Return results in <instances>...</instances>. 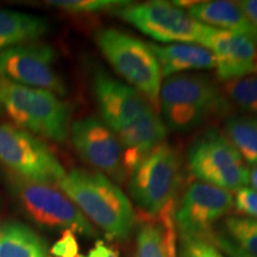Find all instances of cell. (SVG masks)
Segmentation results:
<instances>
[{
  "label": "cell",
  "instance_id": "obj_1",
  "mask_svg": "<svg viewBox=\"0 0 257 257\" xmlns=\"http://www.w3.org/2000/svg\"><path fill=\"white\" fill-rule=\"evenodd\" d=\"M57 187L110 239L125 240L134 232L136 213L131 201L107 176L75 168L66 173Z\"/></svg>",
  "mask_w": 257,
  "mask_h": 257
},
{
  "label": "cell",
  "instance_id": "obj_2",
  "mask_svg": "<svg viewBox=\"0 0 257 257\" xmlns=\"http://www.w3.org/2000/svg\"><path fill=\"white\" fill-rule=\"evenodd\" d=\"M159 104L166 127L178 133H187L230 110L229 100L216 83L193 73L167 78L161 86Z\"/></svg>",
  "mask_w": 257,
  "mask_h": 257
},
{
  "label": "cell",
  "instance_id": "obj_3",
  "mask_svg": "<svg viewBox=\"0 0 257 257\" xmlns=\"http://www.w3.org/2000/svg\"><path fill=\"white\" fill-rule=\"evenodd\" d=\"M0 108L16 126L34 136L63 143L72 126V108L46 89L16 85L0 78Z\"/></svg>",
  "mask_w": 257,
  "mask_h": 257
},
{
  "label": "cell",
  "instance_id": "obj_4",
  "mask_svg": "<svg viewBox=\"0 0 257 257\" xmlns=\"http://www.w3.org/2000/svg\"><path fill=\"white\" fill-rule=\"evenodd\" d=\"M94 41L110 66L127 85L137 89L153 106L159 104L162 74L149 44L111 28L96 31Z\"/></svg>",
  "mask_w": 257,
  "mask_h": 257
},
{
  "label": "cell",
  "instance_id": "obj_5",
  "mask_svg": "<svg viewBox=\"0 0 257 257\" xmlns=\"http://www.w3.org/2000/svg\"><path fill=\"white\" fill-rule=\"evenodd\" d=\"M181 161L178 153L162 143L143 157L128 175V193L148 219H155L174 202L181 185Z\"/></svg>",
  "mask_w": 257,
  "mask_h": 257
},
{
  "label": "cell",
  "instance_id": "obj_6",
  "mask_svg": "<svg viewBox=\"0 0 257 257\" xmlns=\"http://www.w3.org/2000/svg\"><path fill=\"white\" fill-rule=\"evenodd\" d=\"M12 198L32 221L48 229H64L94 238L96 230L57 186L35 184L8 174Z\"/></svg>",
  "mask_w": 257,
  "mask_h": 257
},
{
  "label": "cell",
  "instance_id": "obj_7",
  "mask_svg": "<svg viewBox=\"0 0 257 257\" xmlns=\"http://www.w3.org/2000/svg\"><path fill=\"white\" fill-rule=\"evenodd\" d=\"M113 14L161 43H193L206 47L213 28L198 22L174 3L147 2L127 4Z\"/></svg>",
  "mask_w": 257,
  "mask_h": 257
},
{
  "label": "cell",
  "instance_id": "obj_8",
  "mask_svg": "<svg viewBox=\"0 0 257 257\" xmlns=\"http://www.w3.org/2000/svg\"><path fill=\"white\" fill-rule=\"evenodd\" d=\"M189 173L198 181L237 192L249 185V169L227 137L218 128L201 134L188 150Z\"/></svg>",
  "mask_w": 257,
  "mask_h": 257
},
{
  "label": "cell",
  "instance_id": "obj_9",
  "mask_svg": "<svg viewBox=\"0 0 257 257\" xmlns=\"http://www.w3.org/2000/svg\"><path fill=\"white\" fill-rule=\"evenodd\" d=\"M0 165L10 174L35 184L57 186L63 166L43 141L12 124H0Z\"/></svg>",
  "mask_w": 257,
  "mask_h": 257
},
{
  "label": "cell",
  "instance_id": "obj_10",
  "mask_svg": "<svg viewBox=\"0 0 257 257\" xmlns=\"http://www.w3.org/2000/svg\"><path fill=\"white\" fill-rule=\"evenodd\" d=\"M56 50L49 44L32 42L0 53V78L24 87L46 89L66 95L67 86L55 69Z\"/></svg>",
  "mask_w": 257,
  "mask_h": 257
},
{
  "label": "cell",
  "instance_id": "obj_11",
  "mask_svg": "<svg viewBox=\"0 0 257 257\" xmlns=\"http://www.w3.org/2000/svg\"><path fill=\"white\" fill-rule=\"evenodd\" d=\"M70 141L80 159L114 184L128 179L124 153L117 135L100 118L85 117L72 123Z\"/></svg>",
  "mask_w": 257,
  "mask_h": 257
},
{
  "label": "cell",
  "instance_id": "obj_12",
  "mask_svg": "<svg viewBox=\"0 0 257 257\" xmlns=\"http://www.w3.org/2000/svg\"><path fill=\"white\" fill-rule=\"evenodd\" d=\"M233 208V195L226 189L195 181L185 189L174 211L179 237L212 236V227Z\"/></svg>",
  "mask_w": 257,
  "mask_h": 257
},
{
  "label": "cell",
  "instance_id": "obj_13",
  "mask_svg": "<svg viewBox=\"0 0 257 257\" xmlns=\"http://www.w3.org/2000/svg\"><path fill=\"white\" fill-rule=\"evenodd\" d=\"M92 86L101 120L113 131L154 111V106L137 89L112 78L105 70H94Z\"/></svg>",
  "mask_w": 257,
  "mask_h": 257
},
{
  "label": "cell",
  "instance_id": "obj_14",
  "mask_svg": "<svg viewBox=\"0 0 257 257\" xmlns=\"http://www.w3.org/2000/svg\"><path fill=\"white\" fill-rule=\"evenodd\" d=\"M206 48L214 57L220 81L229 82L257 74V41L253 38L213 28Z\"/></svg>",
  "mask_w": 257,
  "mask_h": 257
},
{
  "label": "cell",
  "instance_id": "obj_15",
  "mask_svg": "<svg viewBox=\"0 0 257 257\" xmlns=\"http://www.w3.org/2000/svg\"><path fill=\"white\" fill-rule=\"evenodd\" d=\"M124 153L125 168L127 175L143 157L156 147L165 143L167 127L155 112H150L134 123L114 131Z\"/></svg>",
  "mask_w": 257,
  "mask_h": 257
},
{
  "label": "cell",
  "instance_id": "obj_16",
  "mask_svg": "<svg viewBox=\"0 0 257 257\" xmlns=\"http://www.w3.org/2000/svg\"><path fill=\"white\" fill-rule=\"evenodd\" d=\"M150 49L160 63L162 78L182 74L192 70L212 69L216 67L214 57L206 47L195 43H150Z\"/></svg>",
  "mask_w": 257,
  "mask_h": 257
},
{
  "label": "cell",
  "instance_id": "obj_17",
  "mask_svg": "<svg viewBox=\"0 0 257 257\" xmlns=\"http://www.w3.org/2000/svg\"><path fill=\"white\" fill-rule=\"evenodd\" d=\"M187 10L189 16L202 24L218 30L245 35L257 41L256 30L236 2H195Z\"/></svg>",
  "mask_w": 257,
  "mask_h": 257
},
{
  "label": "cell",
  "instance_id": "obj_18",
  "mask_svg": "<svg viewBox=\"0 0 257 257\" xmlns=\"http://www.w3.org/2000/svg\"><path fill=\"white\" fill-rule=\"evenodd\" d=\"M49 31L50 23L47 18L0 10V53L10 48L37 42Z\"/></svg>",
  "mask_w": 257,
  "mask_h": 257
},
{
  "label": "cell",
  "instance_id": "obj_19",
  "mask_svg": "<svg viewBox=\"0 0 257 257\" xmlns=\"http://www.w3.org/2000/svg\"><path fill=\"white\" fill-rule=\"evenodd\" d=\"M0 257H49L47 242L18 220H0Z\"/></svg>",
  "mask_w": 257,
  "mask_h": 257
},
{
  "label": "cell",
  "instance_id": "obj_20",
  "mask_svg": "<svg viewBox=\"0 0 257 257\" xmlns=\"http://www.w3.org/2000/svg\"><path fill=\"white\" fill-rule=\"evenodd\" d=\"M224 135L236 148L244 162L257 165V117L251 114L231 115L225 121Z\"/></svg>",
  "mask_w": 257,
  "mask_h": 257
},
{
  "label": "cell",
  "instance_id": "obj_21",
  "mask_svg": "<svg viewBox=\"0 0 257 257\" xmlns=\"http://www.w3.org/2000/svg\"><path fill=\"white\" fill-rule=\"evenodd\" d=\"M135 257H168L165 227L157 219H147L140 225Z\"/></svg>",
  "mask_w": 257,
  "mask_h": 257
},
{
  "label": "cell",
  "instance_id": "obj_22",
  "mask_svg": "<svg viewBox=\"0 0 257 257\" xmlns=\"http://www.w3.org/2000/svg\"><path fill=\"white\" fill-rule=\"evenodd\" d=\"M223 93L230 105L245 113L257 114V75L225 82Z\"/></svg>",
  "mask_w": 257,
  "mask_h": 257
},
{
  "label": "cell",
  "instance_id": "obj_23",
  "mask_svg": "<svg viewBox=\"0 0 257 257\" xmlns=\"http://www.w3.org/2000/svg\"><path fill=\"white\" fill-rule=\"evenodd\" d=\"M227 238L251 257H257V219L239 216L225 220Z\"/></svg>",
  "mask_w": 257,
  "mask_h": 257
},
{
  "label": "cell",
  "instance_id": "obj_24",
  "mask_svg": "<svg viewBox=\"0 0 257 257\" xmlns=\"http://www.w3.org/2000/svg\"><path fill=\"white\" fill-rule=\"evenodd\" d=\"M48 4L54 8L63 10L69 14H98V12L112 11L130 4L125 0H53Z\"/></svg>",
  "mask_w": 257,
  "mask_h": 257
},
{
  "label": "cell",
  "instance_id": "obj_25",
  "mask_svg": "<svg viewBox=\"0 0 257 257\" xmlns=\"http://www.w3.org/2000/svg\"><path fill=\"white\" fill-rule=\"evenodd\" d=\"M178 257H226L208 238L179 237Z\"/></svg>",
  "mask_w": 257,
  "mask_h": 257
},
{
  "label": "cell",
  "instance_id": "obj_26",
  "mask_svg": "<svg viewBox=\"0 0 257 257\" xmlns=\"http://www.w3.org/2000/svg\"><path fill=\"white\" fill-rule=\"evenodd\" d=\"M233 208L240 217L257 219V192L249 187L240 188L233 197Z\"/></svg>",
  "mask_w": 257,
  "mask_h": 257
},
{
  "label": "cell",
  "instance_id": "obj_27",
  "mask_svg": "<svg viewBox=\"0 0 257 257\" xmlns=\"http://www.w3.org/2000/svg\"><path fill=\"white\" fill-rule=\"evenodd\" d=\"M50 252L55 257H80L79 244L73 231L64 230L61 238L50 249Z\"/></svg>",
  "mask_w": 257,
  "mask_h": 257
},
{
  "label": "cell",
  "instance_id": "obj_28",
  "mask_svg": "<svg viewBox=\"0 0 257 257\" xmlns=\"http://www.w3.org/2000/svg\"><path fill=\"white\" fill-rule=\"evenodd\" d=\"M210 239L226 257H251L248 253L244 252L243 250H240L232 240H230L224 234L212 233Z\"/></svg>",
  "mask_w": 257,
  "mask_h": 257
},
{
  "label": "cell",
  "instance_id": "obj_29",
  "mask_svg": "<svg viewBox=\"0 0 257 257\" xmlns=\"http://www.w3.org/2000/svg\"><path fill=\"white\" fill-rule=\"evenodd\" d=\"M236 3L257 32V0H242Z\"/></svg>",
  "mask_w": 257,
  "mask_h": 257
},
{
  "label": "cell",
  "instance_id": "obj_30",
  "mask_svg": "<svg viewBox=\"0 0 257 257\" xmlns=\"http://www.w3.org/2000/svg\"><path fill=\"white\" fill-rule=\"evenodd\" d=\"M80 257H118V252L113 248L108 246L102 240L95 243V245L89 250V252L86 256Z\"/></svg>",
  "mask_w": 257,
  "mask_h": 257
},
{
  "label": "cell",
  "instance_id": "obj_31",
  "mask_svg": "<svg viewBox=\"0 0 257 257\" xmlns=\"http://www.w3.org/2000/svg\"><path fill=\"white\" fill-rule=\"evenodd\" d=\"M249 184L251 185V188L257 192V165L252 166V168L249 170Z\"/></svg>",
  "mask_w": 257,
  "mask_h": 257
}]
</instances>
